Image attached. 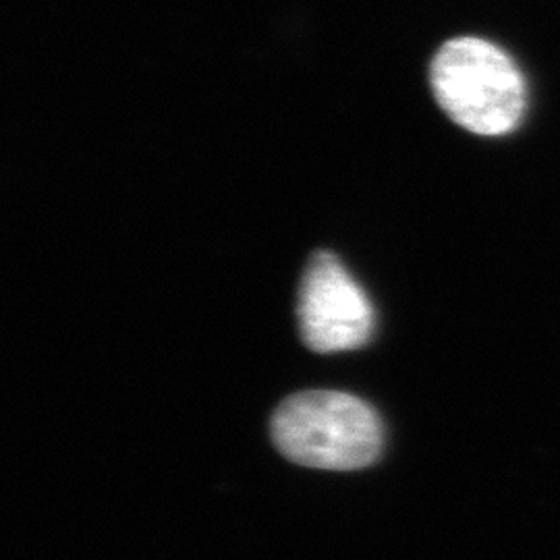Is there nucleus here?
Wrapping results in <instances>:
<instances>
[{"label": "nucleus", "mask_w": 560, "mask_h": 560, "mask_svg": "<svg viewBox=\"0 0 560 560\" xmlns=\"http://www.w3.org/2000/svg\"><path fill=\"white\" fill-rule=\"evenodd\" d=\"M301 339L316 353L365 345L374 332V307L358 280L332 254H314L301 280Z\"/></svg>", "instance_id": "nucleus-3"}, {"label": "nucleus", "mask_w": 560, "mask_h": 560, "mask_svg": "<svg viewBox=\"0 0 560 560\" xmlns=\"http://www.w3.org/2000/svg\"><path fill=\"white\" fill-rule=\"evenodd\" d=\"M434 98L448 119L478 136H504L525 113L527 90L517 65L481 38L442 44L430 67Z\"/></svg>", "instance_id": "nucleus-2"}, {"label": "nucleus", "mask_w": 560, "mask_h": 560, "mask_svg": "<svg viewBox=\"0 0 560 560\" xmlns=\"http://www.w3.org/2000/svg\"><path fill=\"white\" fill-rule=\"evenodd\" d=\"M272 441L293 463L314 469L353 471L378 459L382 421L363 400L335 390H307L275 411Z\"/></svg>", "instance_id": "nucleus-1"}]
</instances>
